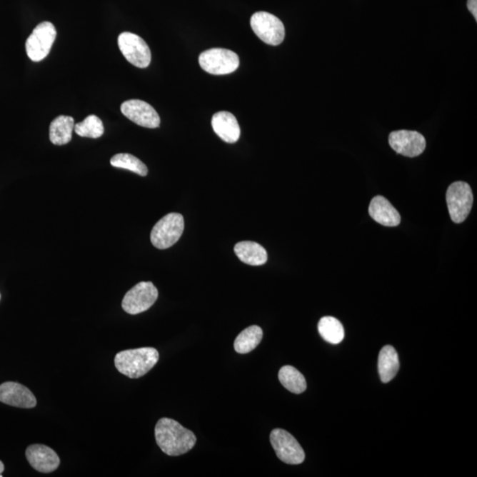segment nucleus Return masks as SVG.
I'll list each match as a JSON object with an SVG mask.
<instances>
[{
    "label": "nucleus",
    "mask_w": 477,
    "mask_h": 477,
    "mask_svg": "<svg viewBox=\"0 0 477 477\" xmlns=\"http://www.w3.org/2000/svg\"><path fill=\"white\" fill-rule=\"evenodd\" d=\"M155 437L159 448L169 456H182L189 452L196 443V437L191 431L170 418L159 421Z\"/></svg>",
    "instance_id": "obj_1"
},
{
    "label": "nucleus",
    "mask_w": 477,
    "mask_h": 477,
    "mask_svg": "<svg viewBox=\"0 0 477 477\" xmlns=\"http://www.w3.org/2000/svg\"><path fill=\"white\" fill-rule=\"evenodd\" d=\"M159 359L158 350L141 348L125 350L115 356V366L121 374L130 378H139L147 374Z\"/></svg>",
    "instance_id": "obj_2"
},
{
    "label": "nucleus",
    "mask_w": 477,
    "mask_h": 477,
    "mask_svg": "<svg viewBox=\"0 0 477 477\" xmlns=\"http://www.w3.org/2000/svg\"><path fill=\"white\" fill-rule=\"evenodd\" d=\"M184 216L169 214L156 224L151 234V243L159 249H166L180 240L184 231Z\"/></svg>",
    "instance_id": "obj_3"
},
{
    "label": "nucleus",
    "mask_w": 477,
    "mask_h": 477,
    "mask_svg": "<svg viewBox=\"0 0 477 477\" xmlns=\"http://www.w3.org/2000/svg\"><path fill=\"white\" fill-rule=\"evenodd\" d=\"M199 64L205 72L214 76H223L236 71L240 66V59L236 52L214 48L200 54Z\"/></svg>",
    "instance_id": "obj_4"
},
{
    "label": "nucleus",
    "mask_w": 477,
    "mask_h": 477,
    "mask_svg": "<svg viewBox=\"0 0 477 477\" xmlns=\"http://www.w3.org/2000/svg\"><path fill=\"white\" fill-rule=\"evenodd\" d=\"M473 201L474 197L471 186L468 184L456 181L451 185L446 192V203L451 219L456 224L463 222L471 214Z\"/></svg>",
    "instance_id": "obj_5"
},
{
    "label": "nucleus",
    "mask_w": 477,
    "mask_h": 477,
    "mask_svg": "<svg viewBox=\"0 0 477 477\" xmlns=\"http://www.w3.org/2000/svg\"><path fill=\"white\" fill-rule=\"evenodd\" d=\"M56 36L57 31L51 22L44 21L37 25L26 42V51L29 58L35 62L46 59L50 54Z\"/></svg>",
    "instance_id": "obj_6"
},
{
    "label": "nucleus",
    "mask_w": 477,
    "mask_h": 477,
    "mask_svg": "<svg viewBox=\"0 0 477 477\" xmlns=\"http://www.w3.org/2000/svg\"><path fill=\"white\" fill-rule=\"evenodd\" d=\"M253 31L263 42L278 46L285 39V27L278 17L267 12H257L251 20Z\"/></svg>",
    "instance_id": "obj_7"
},
{
    "label": "nucleus",
    "mask_w": 477,
    "mask_h": 477,
    "mask_svg": "<svg viewBox=\"0 0 477 477\" xmlns=\"http://www.w3.org/2000/svg\"><path fill=\"white\" fill-rule=\"evenodd\" d=\"M270 439L279 460L290 465L303 463L305 460L303 447L288 431L275 428L271 431Z\"/></svg>",
    "instance_id": "obj_8"
},
{
    "label": "nucleus",
    "mask_w": 477,
    "mask_h": 477,
    "mask_svg": "<svg viewBox=\"0 0 477 477\" xmlns=\"http://www.w3.org/2000/svg\"><path fill=\"white\" fill-rule=\"evenodd\" d=\"M158 297L159 291L154 283L140 282L126 293L122 308L129 314H140L152 307Z\"/></svg>",
    "instance_id": "obj_9"
},
{
    "label": "nucleus",
    "mask_w": 477,
    "mask_h": 477,
    "mask_svg": "<svg viewBox=\"0 0 477 477\" xmlns=\"http://www.w3.org/2000/svg\"><path fill=\"white\" fill-rule=\"evenodd\" d=\"M119 50L129 63L136 68H148L151 61V52L145 41L139 36L123 32L119 36Z\"/></svg>",
    "instance_id": "obj_10"
},
{
    "label": "nucleus",
    "mask_w": 477,
    "mask_h": 477,
    "mask_svg": "<svg viewBox=\"0 0 477 477\" xmlns=\"http://www.w3.org/2000/svg\"><path fill=\"white\" fill-rule=\"evenodd\" d=\"M389 144L397 154L415 158L426 150V140L422 134L418 132L398 130L390 134Z\"/></svg>",
    "instance_id": "obj_11"
},
{
    "label": "nucleus",
    "mask_w": 477,
    "mask_h": 477,
    "mask_svg": "<svg viewBox=\"0 0 477 477\" xmlns=\"http://www.w3.org/2000/svg\"><path fill=\"white\" fill-rule=\"evenodd\" d=\"M121 113L138 126L156 129L160 126V118L154 107L141 100H129L121 104Z\"/></svg>",
    "instance_id": "obj_12"
},
{
    "label": "nucleus",
    "mask_w": 477,
    "mask_h": 477,
    "mask_svg": "<svg viewBox=\"0 0 477 477\" xmlns=\"http://www.w3.org/2000/svg\"><path fill=\"white\" fill-rule=\"evenodd\" d=\"M0 401L21 408H32L36 405V398L31 391L16 382H6L0 386Z\"/></svg>",
    "instance_id": "obj_13"
},
{
    "label": "nucleus",
    "mask_w": 477,
    "mask_h": 477,
    "mask_svg": "<svg viewBox=\"0 0 477 477\" xmlns=\"http://www.w3.org/2000/svg\"><path fill=\"white\" fill-rule=\"evenodd\" d=\"M26 457L31 467L41 473L54 472L61 463L58 454L44 445L29 446L26 450Z\"/></svg>",
    "instance_id": "obj_14"
},
{
    "label": "nucleus",
    "mask_w": 477,
    "mask_h": 477,
    "mask_svg": "<svg viewBox=\"0 0 477 477\" xmlns=\"http://www.w3.org/2000/svg\"><path fill=\"white\" fill-rule=\"evenodd\" d=\"M214 132L227 144H234L241 136V129L234 115L229 111H219L211 119Z\"/></svg>",
    "instance_id": "obj_15"
},
{
    "label": "nucleus",
    "mask_w": 477,
    "mask_h": 477,
    "mask_svg": "<svg viewBox=\"0 0 477 477\" xmlns=\"http://www.w3.org/2000/svg\"><path fill=\"white\" fill-rule=\"evenodd\" d=\"M371 217L380 225L397 226L401 223V215L386 197L378 196L372 199L368 208Z\"/></svg>",
    "instance_id": "obj_16"
},
{
    "label": "nucleus",
    "mask_w": 477,
    "mask_h": 477,
    "mask_svg": "<svg viewBox=\"0 0 477 477\" xmlns=\"http://www.w3.org/2000/svg\"><path fill=\"white\" fill-rule=\"evenodd\" d=\"M234 252L242 263L248 266H260L267 262L266 248L254 241L239 242L234 247Z\"/></svg>",
    "instance_id": "obj_17"
},
{
    "label": "nucleus",
    "mask_w": 477,
    "mask_h": 477,
    "mask_svg": "<svg viewBox=\"0 0 477 477\" xmlns=\"http://www.w3.org/2000/svg\"><path fill=\"white\" fill-rule=\"evenodd\" d=\"M398 368L400 361L396 350L392 346H383L378 357V372L382 382L388 383L393 379Z\"/></svg>",
    "instance_id": "obj_18"
},
{
    "label": "nucleus",
    "mask_w": 477,
    "mask_h": 477,
    "mask_svg": "<svg viewBox=\"0 0 477 477\" xmlns=\"http://www.w3.org/2000/svg\"><path fill=\"white\" fill-rule=\"evenodd\" d=\"M74 119L61 115L54 119L50 126V140L55 145L68 144L72 140Z\"/></svg>",
    "instance_id": "obj_19"
},
{
    "label": "nucleus",
    "mask_w": 477,
    "mask_h": 477,
    "mask_svg": "<svg viewBox=\"0 0 477 477\" xmlns=\"http://www.w3.org/2000/svg\"><path fill=\"white\" fill-rule=\"evenodd\" d=\"M278 379L282 386L289 392L300 394L307 389L306 379L297 368L289 366L282 367L278 372Z\"/></svg>",
    "instance_id": "obj_20"
},
{
    "label": "nucleus",
    "mask_w": 477,
    "mask_h": 477,
    "mask_svg": "<svg viewBox=\"0 0 477 477\" xmlns=\"http://www.w3.org/2000/svg\"><path fill=\"white\" fill-rule=\"evenodd\" d=\"M263 338V330L259 326H252L242 331L234 341V349L239 353L253 351Z\"/></svg>",
    "instance_id": "obj_21"
},
{
    "label": "nucleus",
    "mask_w": 477,
    "mask_h": 477,
    "mask_svg": "<svg viewBox=\"0 0 477 477\" xmlns=\"http://www.w3.org/2000/svg\"><path fill=\"white\" fill-rule=\"evenodd\" d=\"M318 331L324 341L331 344H338L345 337L344 327L337 318L323 316L318 323Z\"/></svg>",
    "instance_id": "obj_22"
},
{
    "label": "nucleus",
    "mask_w": 477,
    "mask_h": 477,
    "mask_svg": "<svg viewBox=\"0 0 477 477\" xmlns=\"http://www.w3.org/2000/svg\"><path fill=\"white\" fill-rule=\"evenodd\" d=\"M111 165L117 169L131 171L140 176L144 177L148 174L147 166L139 159L131 154H119L114 156L111 159Z\"/></svg>",
    "instance_id": "obj_23"
},
{
    "label": "nucleus",
    "mask_w": 477,
    "mask_h": 477,
    "mask_svg": "<svg viewBox=\"0 0 477 477\" xmlns=\"http://www.w3.org/2000/svg\"><path fill=\"white\" fill-rule=\"evenodd\" d=\"M74 131L81 137L96 139L104 135V128L101 119L96 115H89L84 121L74 125Z\"/></svg>",
    "instance_id": "obj_24"
},
{
    "label": "nucleus",
    "mask_w": 477,
    "mask_h": 477,
    "mask_svg": "<svg viewBox=\"0 0 477 477\" xmlns=\"http://www.w3.org/2000/svg\"><path fill=\"white\" fill-rule=\"evenodd\" d=\"M467 6L473 16L475 17V20L477 21V0H468Z\"/></svg>",
    "instance_id": "obj_25"
},
{
    "label": "nucleus",
    "mask_w": 477,
    "mask_h": 477,
    "mask_svg": "<svg viewBox=\"0 0 477 477\" xmlns=\"http://www.w3.org/2000/svg\"><path fill=\"white\" fill-rule=\"evenodd\" d=\"M4 471H5V466H4L3 462L0 461V474H2Z\"/></svg>",
    "instance_id": "obj_26"
}]
</instances>
